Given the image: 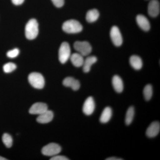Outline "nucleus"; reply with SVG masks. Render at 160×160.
<instances>
[{
	"label": "nucleus",
	"instance_id": "6e6552de",
	"mask_svg": "<svg viewBox=\"0 0 160 160\" xmlns=\"http://www.w3.org/2000/svg\"><path fill=\"white\" fill-rule=\"evenodd\" d=\"M95 108V104L93 98L92 97L87 98L83 104V113L86 115L89 116L92 114Z\"/></svg>",
	"mask_w": 160,
	"mask_h": 160
},
{
	"label": "nucleus",
	"instance_id": "412c9836",
	"mask_svg": "<svg viewBox=\"0 0 160 160\" xmlns=\"http://www.w3.org/2000/svg\"><path fill=\"white\" fill-rule=\"evenodd\" d=\"M135 110L133 106H130L126 112L125 123L127 126L130 125L134 118Z\"/></svg>",
	"mask_w": 160,
	"mask_h": 160
},
{
	"label": "nucleus",
	"instance_id": "4468645a",
	"mask_svg": "<svg viewBox=\"0 0 160 160\" xmlns=\"http://www.w3.org/2000/svg\"><path fill=\"white\" fill-rule=\"evenodd\" d=\"M53 118V112L50 110H47L42 114L39 115V116L37 118V121L38 123L46 124L51 122Z\"/></svg>",
	"mask_w": 160,
	"mask_h": 160
},
{
	"label": "nucleus",
	"instance_id": "423d86ee",
	"mask_svg": "<svg viewBox=\"0 0 160 160\" xmlns=\"http://www.w3.org/2000/svg\"><path fill=\"white\" fill-rule=\"evenodd\" d=\"M74 48L83 57L86 56L91 53L92 47L90 44L86 41L80 42L77 41L74 44Z\"/></svg>",
	"mask_w": 160,
	"mask_h": 160
},
{
	"label": "nucleus",
	"instance_id": "c85d7f7f",
	"mask_svg": "<svg viewBox=\"0 0 160 160\" xmlns=\"http://www.w3.org/2000/svg\"><path fill=\"white\" fill-rule=\"evenodd\" d=\"M106 160H122L123 159L119 158L116 157L109 158L106 159Z\"/></svg>",
	"mask_w": 160,
	"mask_h": 160
},
{
	"label": "nucleus",
	"instance_id": "b1692460",
	"mask_svg": "<svg viewBox=\"0 0 160 160\" xmlns=\"http://www.w3.org/2000/svg\"><path fill=\"white\" fill-rule=\"evenodd\" d=\"M16 68V65L14 63H7L3 66V70L6 73H10L15 70Z\"/></svg>",
	"mask_w": 160,
	"mask_h": 160
},
{
	"label": "nucleus",
	"instance_id": "dca6fc26",
	"mask_svg": "<svg viewBox=\"0 0 160 160\" xmlns=\"http://www.w3.org/2000/svg\"><path fill=\"white\" fill-rule=\"evenodd\" d=\"M98 59L95 56L88 57L84 60L83 64V70L84 72L87 73L90 71L91 66L97 62Z\"/></svg>",
	"mask_w": 160,
	"mask_h": 160
},
{
	"label": "nucleus",
	"instance_id": "a878e982",
	"mask_svg": "<svg viewBox=\"0 0 160 160\" xmlns=\"http://www.w3.org/2000/svg\"><path fill=\"white\" fill-rule=\"evenodd\" d=\"M56 7L61 8L62 7L65 3V0H51Z\"/></svg>",
	"mask_w": 160,
	"mask_h": 160
},
{
	"label": "nucleus",
	"instance_id": "f3484780",
	"mask_svg": "<svg viewBox=\"0 0 160 160\" xmlns=\"http://www.w3.org/2000/svg\"><path fill=\"white\" fill-rule=\"evenodd\" d=\"M129 63L133 69L140 70L143 66L142 61L140 57L137 55H132L129 59Z\"/></svg>",
	"mask_w": 160,
	"mask_h": 160
},
{
	"label": "nucleus",
	"instance_id": "ddd939ff",
	"mask_svg": "<svg viewBox=\"0 0 160 160\" xmlns=\"http://www.w3.org/2000/svg\"><path fill=\"white\" fill-rule=\"evenodd\" d=\"M137 22L139 26L145 31H149L150 29V24L149 20L143 15H138L136 17Z\"/></svg>",
	"mask_w": 160,
	"mask_h": 160
},
{
	"label": "nucleus",
	"instance_id": "0eeeda50",
	"mask_svg": "<svg viewBox=\"0 0 160 160\" xmlns=\"http://www.w3.org/2000/svg\"><path fill=\"white\" fill-rule=\"evenodd\" d=\"M110 38L115 46H120L123 42L122 37L119 29L117 26L112 27L110 32Z\"/></svg>",
	"mask_w": 160,
	"mask_h": 160
},
{
	"label": "nucleus",
	"instance_id": "7ed1b4c3",
	"mask_svg": "<svg viewBox=\"0 0 160 160\" xmlns=\"http://www.w3.org/2000/svg\"><path fill=\"white\" fill-rule=\"evenodd\" d=\"M28 80L30 85L36 89H42L45 86L44 78L38 72H32L28 77Z\"/></svg>",
	"mask_w": 160,
	"mask_h": 160
},
{
	"label": "nucleus",
	"instance_id": "aec40b11",
	"mask_svg": "<svg viewBox=\"0 0 160 160\" xmlns=\"http://www.w3.org/2000/svg\"><path fill=\"white\" fill-rule=\"evenodd\" d=\"M99 15V12L97 9H91L87 12L86 13V21L89 23L94 22L98 19Z\"/></svg>",
	"mask_w": 160,
	"mask_h": 160
},
{
	"label": "nucleus",
	"instance_id": "c756f323",
	"mask_svg": "<svg viewBox=\"0 0 160 160\" xmlns=\"http://www.w3.org/2000/svg\"><path fill=\"white\" fill-rule=\"evenodd\" d=\"M6 158H5L2 157L0 156V160H6Z\"/></svg>",
	"mask_w": 160,
	"mask_h": 160
},
{
	"label": "nucleus",
	"instance_id": "cd10ccee",
	"mask_svg": "<svg viewBox=\"0 0 160 160\" xmlns=\"http://www.w3.org/2000/svg\"><path fill=\"white\" fill-rule=\"evenodd\" d=\"M11 1L13 4L17 5V6H18V5L22 4L25 0H11Z\"/></svg>",
	"mask_w": 160,
	"mask_h": 160
},
{
	"label": "nucleus",
	"instance_id": "f257e3e1",
	"mask_svg": "<svg viewBox=\"0 0 160 160\" xmlns=\"http://www.w3.org/2000/svg\"><path fill=\"white\" fill-rule=\"evenodd\" d=\"M38 24L35 19L29 20L25 28V34L28 39L33 40L38 34Z\"/></svg>",
	"mask_w": 160,
	"mask_h": 160
},
{
	"label": "nucleus",
	"instance_id": "39448f33",
	"mask_svg": "<svg viewBox=\"0 0 160 160\" xmlns=\"http://www.w3.org/2000/svg\"><path fill=\"white\" fill-rule=\"evenodd\" d=\"M62 150V148L56 143H49L44 146L42 150V153L47 156L53 157L58 154Z\"/></svg>",
	"mask_w": 160,
	"mask_h": 160
},
{
	"label": "nucleus",
	"instance_id": "2eb2a0df",
	"mask_svg": "<svg viewBox=\"0 0 160 160\" xmlns=\"http://www.w3.org/2000/svg\"><path fill=\"white\" fill-rule=\"evenodd\" d=\"M112 85L115 91L118 93L122 92L124 89V84L122 80L119 76L115 75L112 79Z\"/></svg>",
	"mask_w": 160,
	"mask_h": 160
},
{
	"label": "nucleus",
	"instance_id": "4be33fe9",
	"mask_svg": "<svg viewBox=\"0 0 160 160\" xmlns=\"http://www.w3.org/2000/svg\"><path fill=\"white\" fill-rule=\"evenodd\" d=\"M153 93L152 86L150 84L146 85L143 89V94L146 101H149L151 99Z\"/></svg>",
	"mask_w": 160,
	"mask_h": 160
},
{
	"label": "nucleus",
	"instance_id": "a211bd4d",
	"mask_svg": "<svg viewBox=\"0 0 160 160\" xmlns=\"http://www.w3.org/2000/svg\"><path fill=\"white\" fill-rule=\"evenodd\" d=\"M70 60L73 66L77 67L82 66L84 63V58L82 55L79 53H74L70 56Z\"/></svg>",
	"mask_w": 160,
	"mask_h": 160
},
{
	"label": "nucleus",
	"instance_id": "6ab92c4d",
	"mask_svg": "<svg viewBox=\"0 0 160 160\" xmlns=\"http://www.w3.org/2000/svg\"><path fill=\"white\" fill-rule=\"evenodd\" d=\"M112 116V110L109 107L104 109L100 118V121L102 123H106L110 121Z\"/></svg>",
	"mask_w": 160,
	"mask_h": 160
},
{
	"label": "nucleus",
	"instance_id": "20e7f679",
	"mask_svg": "<svg viewBox=\"0 0 160 160\" xmlns=\"http://www.w3.org/2000/svg\"><path fill=\"white\" fill-rule=\"evenodd\" d=\"M71 49L69 43L64 42L61 44L59 50L58 57L60 62L65 64L70 58Z\"/></svg>",
	"mask_w": 160,
	"mask_h": 160
},
{
	"label": "nucleus",
	"instance_id": "f8f14e48",
	"mask_svg": "<svg viewBox=\"0 0 160 160\" xmlns=\"http://www.w3.org/2000/svg\"><path fill=\"white\" fill-rule=\"evenodd\" d=\"M63 85L66 87H70L74 91H77L80 89V83L78 80L72 77H67L63 81Z\"/></svg>",
	"mask_w": 160,
	"mask_h": 160
},
{
	"label": "nucleus",
	"instance_id": "1a4fd4ad",
	"mask_svg": "<svg viewBox=\"0 0 160 160\" xmlns=\"http://www.w3.org/2000/svg\"><path fill=\"white\" fill-rule=\"evenodd\" d=\"M160 5L158 0H152L148 5V13L152 17H156L160 13Z\"/></svg>",
	"mask_w": 160,
	"mask_h": 160
},
{
	"label": "nucleus",
	"instance_id": "9d476101",
	"mask_svg": "<svg viewBox=\"0 0 160 160\" xmlns=\"http://www.w3.org/2000/svg\"><path fill=\"white\" fill-rule=\"evenodd\" d=\"M48 110V106L45 103L37 102L35 103L30 107L29 112L31 114L40 115Z\"/></svg>",
	"mask_w": 160,
	"mask_h": 160
},
{
	"label": "nucleus",
	"instance_id": "5701e85b",
	"mask_svg": "<svg viewBox=\"0 0 160 160\" xmlns=\"http://www.w3.org/2000/svg\"><path fill=\"white\" fill-rule=\"evenodd\" d=\"M2 142L7 148H10L12 145V138L8 133H4L2 136Z\"/></svg>",
	"mask_w": 160,
	"mask_h": 160
},
{
	"label": "nucleus",
	"instance_id": "393cba45",
	"mask_svg": "<svg viewBox=\"0 0 160 160\" xmlns=\"http://www.w3.org/2000/svg\"><path fill=\"white\" fill-rule=\"evenodd\" d=\"M19 54V50L17 48H16L8 51L7 53V56L8 57L13 58L17 57Z\"/></svg>",
	"mask_w": 160,
	"mask_h": 160
},
{
	"label": "nucleus",
	"instance_id": "f03ea898",
	"mask_svg": "<svg viewBox=\"0 0 160 160\" xmlns=\"http://www.w3.org/2000/svg\"><path fill=\"white\" fill-rule=\"evenodd\" d=\"M62 28L63 31L68 33H78L83 29L82 24L78 21L73 19L65 22L63 23Z\"/></svg>",
	"mask_w": 160,
	"mask_h": 160
},
{
	"label": "nucleus",
	"instance_id": "bb28decb",
	"mask_svg": "<svg viewBox=\"0 0 160 160\" xmlns=\"http://www.w3.org/2000/svg\"><path fill=\"white\" fill-rule=\"evenodd\" d=\"M51 160H69V159L68 158H66V157L64 156L56 155L52 157L51 158H50Z\"/></svg>",
	"mask_w": 160,
	"mask_h": 160
},
{
	"label": "nucleus",
	"instance_id": "9b49d317",
	"mask_svg": "<svg viewBox=\"0 0 160 160\" xmlns=\"http://www.w3.org/2000/svg\"><path fill=\"white\" fill-rule=\"evenodd\" d=\"M160 131V123L158 122H154L152 123L147 128L146 135L148 138H154L159 134Z\"/></svg>",
	"mask_w": 160,
	"mask_h": 160
}]
</instances>
